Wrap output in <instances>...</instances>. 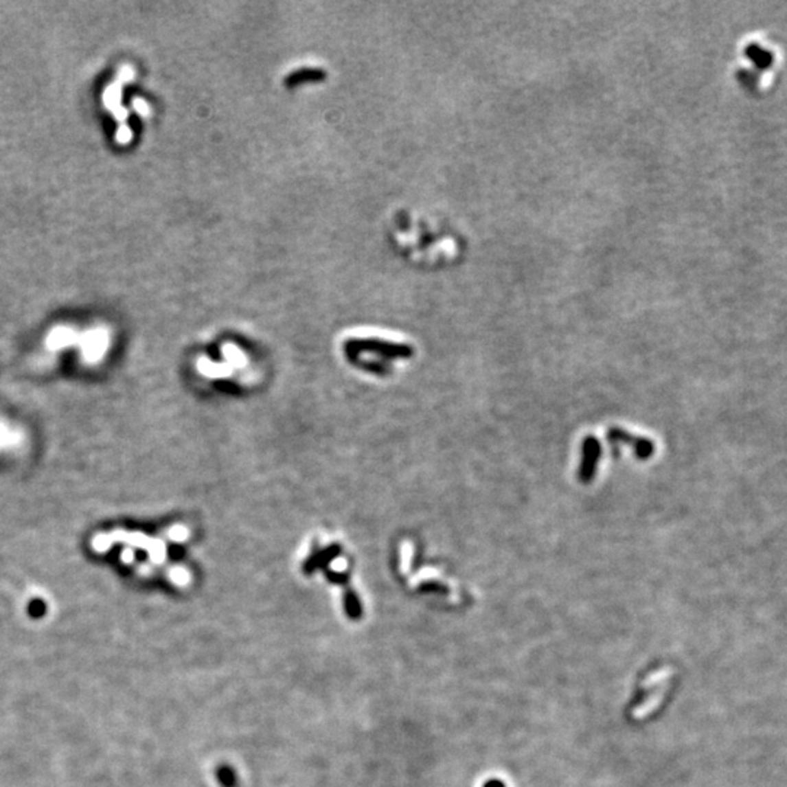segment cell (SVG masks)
<instances>
[{"instance_id":"cell-1","label":"cell","mask_w":787,"mask_h":787,"mask_svg":"<svg viewBox=\"0 0 787 787\" xmlns=\"http://www.w3.org/2000/svg\"><path fill=\"white\" fill-rule=\"evenodd\" d=\"M582 454L583 458L580 464L579 479L582 483L589 484L593 480V475L596 474V465H598L601 458V445L598 442V439H595L593 436H588L583 440Z\"/></svg>"},{"instance_id":"cell-2","label":"cell","mask_w":787,"mask_h":787,"mask_svg":"<svg viewBox=\"0 0 787 787\" xmlns=\"http://www.w3.org/2000/svg\"><path fill=\"white\" fill-rule=\"evenodd\" d=\"M608 437H610L611 442H626L627 445H631L635 449V454L639 459H648L652 457V454L654 452V445L652 440L645 439V437H637L627 433L623 429H610V432H608Z\"/></svg>"},{"instance_id":"cell-3","label":"cell","mask_w":787,"mask_h":787,"mask_svg":"<svg viewBox=\"0 0 787 787\" xmlns=\"http://www.w3.org/2000/svg\"><path fill=\"white\" fill-rule=\"evenodd\" d=\"M326 78V73L323 70L319 69H299L297 71H293L288 78H286V85L289 88H295L297 85H301V83H308V82H319Z\"/></svg>"},{"instance_id":"cell-4","label":"cell","mask_w":787,"mask_h":787,"mask_svg":"<svg viewBox=\"0 0 787 787\" xmlns=\"http://www.w3.org/2000/svg\"><path fill=\"white\" fill-rule=\"evenodd\" d=\"M71 339H73V331H70L67 328H58L50 336L49 345L52 349H62L65 345L73 343Z\"/></svg>"},{"instance_id":"cell-5","label":"cell","mask_w":787,"mask_h":787,"mask_svg":"<svg viewBox=\"0 0 787 787\" xmlns=\"http://www.w3.org/2000/svg\"><path fill=\"white\" fill-rule=\"evenodd\" d=\"M105 347V340L102 336L92 334V337L87 341V357L89 361H95L102 353Z\"/></svg>"},{"instance_id":"cell-6","label":"cell","mask_w":787,"mask_h":787,"mask_svg":"<svg viewBox=\"0 0 787 787\" xmlns=\"http://www.w3.org/2000/svg\"><path fill=\"white\" fill-rule=\"evenodd\" d=\"M219 780L225 786H232L235 783V773L228 767H222L219 768Z\"/></svg>"},{"instance_id":"cell-7","label":"cell","mask_w":787,"mask_h":787,"mask_svg":"<svg viewBox=\"0 0 787 787\" xmlns=\"http://www.w3.org/2000/svg\"><path fill=\"white\" fill-rule=\"evenodd\" d=\"M484 787H505V784L500 780H490V782L486 783Z\"/></svg>"}]
</instances>
